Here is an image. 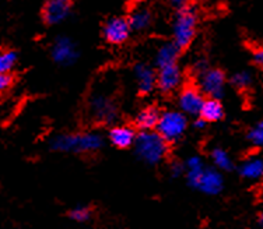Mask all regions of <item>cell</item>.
<instances>
[{"mask_svg":"<svg viewBox=\"0 0 263 229\" xmlns=\"http://www.w3.org/2000/svg\"><path fill=\"white\" fill-rule=\"evenodd\" d=\"M210 157H212V161L214 163V168L218 169V171H226V172H228V171L233 169V159H231V157L228 155L227 151L223 150V148H213Z\"/></svg>","mask_w":263,"mask_h":229,"instance_id":"603a6c76","label":"cell"},{"mask_svg":"<svg viewBox=\"0 0 263 229\" xmlns=\"http://www.w3.org/2000/svg\"><path fill=\"white\" fill-rule=\"evenodd\" d=\"M170 172H171L172 178H179V176L185 175V162L174 161L170 166Z\"/></svg>","mask_w":263,"mask_h":229,"instance_id":"4316f807","label":"cell"},{"mask_svg":"<svg viewBox=\"0 0 263 229\" xmlns=\"http://www.w3.org/2000/svg\"><path fill=\"white\" fill-rule=\"evenodd\" d=\"M13 84V76L11 74H0V95L6 92Z\"/></svg>","mask_w":263,"mask_h":229,"instance_id":"f1b7e54d","label":"cell"},{"mask_svg":"<svg viewBox=\"0 0 263 229\" xmlns=\"http://www.w3.org/2000/svg\"><path fill=\"white\" fill-rule=\"evenodd\" d=\"M239 176L248 180H258L263 178V158L260 155H251V157L245 158L239 168H238Z\"/></svg>","mask_w":263,"mask_h":229,"instance_id":"ac0fdd59","label":"cell"},{"mask_svg":"<svg viewBox=\"0 0 263 229\" xmlns=\"http://www.w3.org/2000/svg\"><path fill=\"white\" fill-rule=\"evenodd\" d=\"M228 82L238 91H247L253 84V74L249 70H238L228 78Z\"/></svg>","mask_w":263,"mask_h":229,"instance_id":"7402d4cb","label":"cell"},{"mask_svg":"<svg viewBox=\"0 0 263 229\" xmlns=\"http://www.w3.org/2000/svg\"><path fill=\"white\" fill-rule=\"evenodd\" d=\"M161 116V111L154 105H148L139 111L135 117V128L139 129L140 132H150L156 130Z\"/></svg>","mask_w":263,"mask_h":229,"instance_id":"e0dca14e","label":"cell"},{"mask_svg":"<svg viewBox=\"0 0 263 229\" xmlns=\"http://www.w3.org/2000/svg\"><path fill=\"white\" fill-rule=\"evenodd\" d=\"M258 221H259V224H260L263 226V211H262V213H260V214H259Z\"/></svg>","mask_w":263,"mask_h":229,"instance_id":"d6a6232c","label":"cell"},{"mask_svg":"<svg viewBox=\"0 0 263 229\" xmlns=\"http://www.w3.org/2000/svg\"><path fill=\"white\" fill-rule=\"evenodd\" d=\"M133 148L136 157L142 162L147 165H157L167 158L170 143H167L156 130H150L137 133Z\"/></svg>","mask_w":263,"mask_h":229,"instance_id":"3957f363","label":"cell"},{"mask_svg":"<svg viewBox=\"0 0 263 229\" xmlns=\"http://www.w3.org/2000/svg\"><path fill=\"white\" fill-rule=\"evenodd\" d=\"M204 168L206 166L203 163V159L199 155H192L185 161V176H186V182L191 188H197L199 179L202 176Z\"/></svg>","mask_w":263,"mask_h":229,"instance_id":"ffe728a7","label":"cell"},{"mask_svg":"<svg viewBox=\"0 0 263 229\" xmlns=\"http://www.w3.org/2000/svg\"><path fill=\"white\" fill-rule=\"evenodd\" d=\"M224 188V178L221 175V171L216 168H204L202 176L199 179L197 183V190L202 193L209 194V196H216L221 193Z\"/></svg>","mask_w":263,"mask_h":229,"instance_id":"4fadbf2b","label":"cell"},{"mask_svg":"<svg viewBox=\"0 0 263 229\" xmlns=\"http://www.w3.org/2000/svg\"><path fill=\"white\" fill-rule=\"evenodd\" d=\"M51 57L56 65L63 67L73 66L79 57L80 51L79 45L67 35L56 36L51 45Z\"/></svg>","mask_w":263,"mask_h":229,"instance_id":"52a82bcc","label":"cell"},{"mask_svg":"<svg viewBox=\"0 0 263 229\" xmlns=\"http://www.w3.org/2000/svg\"><path fill=\"white\" fill-rule=\"evenodd\" d=\"M87 109L90 117L98 124H114L119 117L118 101L108 92H92L88 98Z\"/></svg>","mask_w":263,"mask_h":229,"instance_id":"277c9868","label":"cell"},{"mask_svg":"<svg viewBox=\"0 0 263 229\" xmlns=\"http://www.w3.org/2000/svg\"><path fill=\"white\" fill-rule=\"evenodd\" d=\"M183 81V72L179 63L157 69V90L164 95H170L181 88Z\"/></svg>","mask_w":263,"mask_h":229,"instance_id":"8fae6325","label":"cell"},{"mask_svg":"<svg viewBox=\"0 0 263 229\" xmlns=\"http://www.w3.org/2000/svg\"><path fill=\"white\" fill-rule=\"evenodd\" d=\"M104 137L96 132L62 133L51 138L49 148L56 153L91 154L104 147Z\"/></svg>","mask_w":263,"mask_h":229,"instance_id":"6da1fadb","label":"cell"},{"mask_svg":"<svg viewBox=\"0 0 263 229\" xmlns=\"http://www.w3.org/2000/svg\"><path fill=\"white\" fill-rule=\"evenodd\" d=\"M168 3L177 10V9H181V7H183V6L186 5H191V3H193V0H168Z\"/></svg>","mask_w":263,"mask_h":229,"instance_id":"f546056e","label":"cell"},{"mask_svg":"<svg viewBox=\"0 0 263 229\" xmlns=\"http://www.w3.org/2000/svg\"><path fill=\"white\" fill-rule=\"evenodd\" d=\"M247 138L252 145L258 148L263 147V120L253 124L252 128L249 129L247 133Z\"/></svg>","mask_w":263,"mask_h":229,"instance_id":"cb8c5ba5","label":"cell"},{"mask_svg":"<svg viewBox=\"0 0 263 229\" xmlns=\"http://www.w3.org/2000/svg\"><path fill=\"white\" fill-rule=\"evenodd\" d=\"M252 61L263 70V46H255L252 49Z\"/></svg>","mask_w":263,"mask_h":229,"instance_id":"83f0119b","label":"cell"},{"mask_svg":"<svg viewBox=\"0 0 263 229\" xmlns=\"http://www.w3.org/2000/svg\"><path fill=\"white\" fill-rule=\"evenodd\" d=\"M132 5L137 6V5H147L148 2H152V0H129Z\"/></svg>","mask_w":263,"mask_h":229,"instance_id":"1f68e13d","label":"cell"},{"mask_svg":"<svg viewBox=\"0 0 263 229\" xmlns=\"http://www.w3.org/2000/svg\"><path fill=\"white\" fill-rule=\"evenodd\" d=\"M127 21L132 28V32H144L154 23V14L150 7L146 5L133 6L130 14L127 15Z\"/></svg>","mask_w":263,"mask_h":229,"instance_id":"5bb4252c","label":"cell"},{"mask_svg":"<svg viewBox=\"0 0 263 229\" xmlns=\"http://www.w3.org/2000/svg\"><path fill=\"white\" fill-rule=\"evenodd\" d=\"M18 61V53L14 49H0V74H11Z\"/></svg>","mask_w":263,"mask_h":229,"instance_id":"44dd1931","label":"cell"},{"mask_svg":"<svg viewBox=\"0 0 263 229\" xmlns=\"http://www.w3.org/2000/svg\"><path fill=\"white\" fill-rule=\"evenodd\" d=\"M181 53L182 52L179 51V48L174 42H164V44L158 46L157 51H156V55H154V67L156 69H161V67L175 65L179 60Z\"/></svg>","mask_w":263,"mask_h":229,"instance_id":"2e32d148","label":"cell"},{"mask_svg":"<svg viewBox=\"0 0 263 229\" xmlns=\"http://www.w3.org/2000/svg\"><path fill=\"white\" fill-rule=\"evenodd\" d=\"M209 67H210V65H209L208 59H204V57H197L196 60L192 63V66H191V73H192V76L195 77V78H197L200 74H203V73L206 72Z\"/></svg>","mask_w":263,"mask_h":229,"instance_id":"484cf974","label":"cell"},{"mask_svg":"<svg viewBox=\"0 0 263 229\" xmlns=\"http://www.w3.org/2000/svg\"><path fill=\"white\" fill-rule=\"evenodd\" d=\"M187 129L186 115L181 111H165L161 112L156 132L167 143H175L182 137Z\"/></svg>","mask_w":263,"mask_h":229,"instance_id":"5b68a950","label":"cell"},{"mask_svg":"<svg viewBox=\"0 0 263 229\" xmlns=\"http://www.w3.org/2000/svg\"><path fill=\"white\" fill-rule=\"evenodd\" d=\"M209 123L206 122V120H203L202 117L197 116L196 119H195V122H193V128L195 129H204L206 126H208Z\"/></svg>","mask_w":263,"mask_h":229,"instance_id":"4dcf8cb0","label":"cell"},{"mask_svg":"<svg viewBox=\"0 0 263 229\" xmlns=\"http://www.w3.org/2000/svg\"><path fill=\"white\" fill-rule=\"evenodd\" d=\"M92 217V210L86 205H79L74 207L69 211V218L76 221V222H87L88 219H91Z\"/></svg>","mask_w":263,"mask_h":229,"instance_id":"d4e9b609","label":"cell"},{"mask_svg":"<svg viewBox=\"0 0 263 229\" xmlns=\"http://www.w3.org/2000/svg\"><path fill=\"white\" fill-rule=\"evenodd\" d=\"M133 77L140 95H148L157 88V69L148 63H136L133 67Z\"/></svg>","mask_w":263,"mask_h":229,"instance_id":"7c38bea8","label":"cell"},{"mask_svg":"<svg viewBox=\"0 0 263 229\" xmlns=\"http://www.w3.org/2000/svg\"><path fill=\"white\" fill-rule=\"evenodd\" d=\"M132 34V28L129 26L127 17L114 15L109 17L102 26V38L106 44L114 46H121L129 41Z\"/></svg>","mask_w":263,"mask_h":229,"instance_id":"9c48e42d","label":"cell"},{"mask_svg":"<svg viewBox=\"0 0 263 229\" xmlns=\"http://www.w3.org/2000/svg\"><path fill=\"white\" fill-rule=\"evenodd\" d=\"M197 88L206 98L221 99L226 95L228 77L224 70L218 67H209L206 72L197 77Z\"/></svg>","mask_w":263,"mask_h":229,"instance_id":"8992f818","label":"cell"},{"mask_svg":"<svg viewBox=\"0 0 263 229\" xmlns=\"http://www.w3.org/2000/svg\"><path fill=\"white\" fill-rule=\"evenodd\" d=\"M199 11L195 3L177 9L172 20L171 34L172 42L179 48V51H186L192 45L197 34Z\"/></svg>","mask_w":263,"mask_h":229,"instance_id":"7a4b0ae2","label":"cell"},{"mask_svg":"<svg viewBox=\"0 0 263 229\" xmlns=\"http://www.w3.org/2000/svg\"><path fill=\"white\" fill-rule=\"evenodd\" d=\"M137 133L135 128L130 126H114L108 133V140L114 147L121 148V150H126V148L133 147L135 140H136Z\"/></svg>","mask_w":263,"mask_h":229,"instance_id":"9a60e30c","label":"cell"},{"mask_svg":"<svg viewBox=\"0 0 263 229\" xmlns=\"http://www.w3.org/2000/svg\"><path fill=\"white\" fill-rule=\"evenodd\" d=\"M204 99L206 97L197 88L196 84H185L178 94V107L186 116L197 117Z\"/></svg>","mask_w":263,"mask_h":229,"instance_id":"30bf717a","label":"cell"},{"mask_svg":"<svg viewBox=\"0 0 263 229\" xmlns=\"http://www.w3.org/2000/svg\"><path fill=\"white\" fill-rule=\"evenodd\" d=\"M224 115H226V111H224L221 99H216V98H206L199 113V116L208 123L220 122L224 119Z\"/></svg>","mask_w":263,"mask_h":229,"instance_id":"d6986e66","label":"cell"},{"mask_svg":"<svg viewBox=\"0 0 263 229\" xmlns=\"http://www.w3.org/2000/svg\"><path fill=\"white\" fill-rule=\"evenodd\" d=\"M73 6L74 0H46L41 10V18L48 27L61 26L70 18Z\"/></svg>","mask_w":263,"mask_h":229,"instance_id":"ba28073f","label":"cell"}]
</instances>
